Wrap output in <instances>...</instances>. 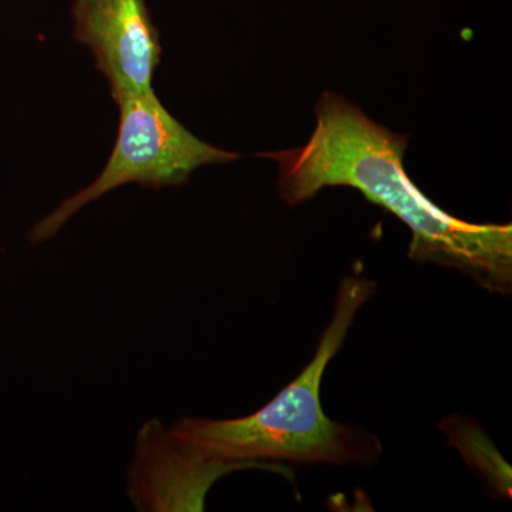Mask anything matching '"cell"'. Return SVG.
Segmentation results:
<instances>
[{
  "mask_svg": "<svg viewBox=\"0 0 512 512\" xmlns=\"http://www.w3.org/2000/svg\"><path fill=\"white\" fill-rule=\"evenodd\" d=\"M448 444L457 448L468 466L477 471L498 497L511 498V467L487 433L473 420L450 416L440 423Z\"/></svg>",
  "mask_w": 512,
  "mask_h": 512,
  "instance_id": "8992f818",
  "label": "cell"
},
{
  "mask_svg": "<svg viewBox=\"0 0 512 512\" xmlns=\"http://www.w3.org/2000/svg\"><path fill=\"white\" fill-rule=\"evenodd\" d=\"M74 39L92 50L114 101L153 92L160 33L146 0H74Z\"/></svg>",
  "mask_w": 512,
  "mask_h": 512,
  "instance_id": "277c9868",
  "label": "cell"
},
{
  "mask_svg": "<svg viewBox=\"0 0 512 512\" xmlns=\"http://www.w3.org/2000/svg\"><path fill=\"white\" fill-rule=\"evenodd\" d=\"M315 114V130L303 146L258 154L278 163L286 204L312 200L326 187L355 188L409 227L413 261L456 268L493 293L511 292V224H473L441 210L404 170L409 137L376 123L345 97L323 93Z\"/></svg>",
  "mask_w": 512,
  "mask_h": 512,
  "instance_id": "6da1fadb",
  "label": "cell"
},
{
  "mask_svg": "<svg viewBox=\"0 0 512 512\" xmlns=\"http://www.w3.org/2000/svg\"><path fill=\"white\" fill-rule=\"evenodd\" d=\"M376 291L365 276L343 279L335 311L309 365L262 409L241 419L184 417L171 433L205 460L276 471L291 478L288 467L272 461L302 464L376 463L383 446L373 434L336 423L320 403L326 367L342 348L356 313Z\"/></svg>",
  "mask_w": 512,
  "mask_h": 512,
  "instance_id": "7a4b0ae2",
  "label": "cell"
},
{
  "mask_svg": "<svg viewBox=\"0 0 512 512\" xmlns=\"http://www.w3.org/2000/svg\"><path fill=\"white\" fill-rule=\"evenodd\" d=\"M242 468L248 467L197 456L170 429L150 420L138 433L128 494L141 511H202L212 484Z\"/></svg>",
  "mask_w": 512,
  "mask_h": 512,
  "instance_id": "5b68a950",
  "label": "cell"
},
{
  "mask_svg": "<svg viewBox=\"0 0 512 512\" xmlns=\"http://www.w3.org/2000/svg\"><path fill=\"white\" fill-rule=\"evenodd\" d=\"M116 103L120 109L119 134L106 167L89 187L37 222L30 231L32 244L55 237L77 211L123 185L134 183L153 190L178 187L204 165L228 164L241 158L195 137L168 113L154 90Z\"/></svg>",
  "mask_w": 512,
  "mask_h": 512,
  "instance_id": "3957f363",
  "label": "cell"
}]
</instances>
